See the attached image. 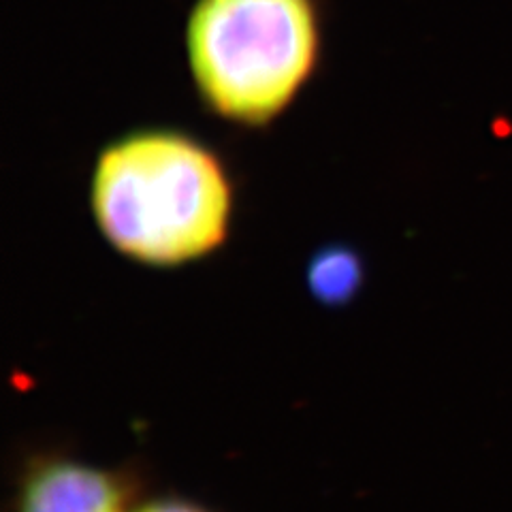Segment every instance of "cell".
<instances>
[{
  "instance_id": "cell-1",
  "label": "cell",
  "mask_w": 512,
  "mask_h": 512,
  "mask_svg": "<svg viewBox=\"0 0 512 512\" xmlns=\"http://www.w3.org/2000/svg\"><path fill=\"white\" fill-rule=\"evenodd\" d=\"M235 192L220 156L178 131L124 135L96 158L90 210L105 242L139 265L173 269L229 239Z\"/></svg>"
},
{
  "instance_id": "cell-2",
  "label": "cell",
  "mask_w": 512,
  "mask_h": 512,
  "mask_svg": "<svg viewBox=\"0 0 512 512\" xmlns=\"http://www.w3.org/2000/svg\"><path fill=\"white\" fill-rule=\"evenodd\" d=\"M186 52L203 103L242 126H265L291 105L320 56L314 0H197Z\"/></svg>"
},
{
  "instance_id": "cell-3",
  "label": "cell",
  "mask_w": 512,
  "mask_h": 512,
  "mask_svg": "<svg viewBox=\"0 0 512 512\" xmlns=\"http://www.w3.org/2000/svg\"><path fill=\"white\" fill-rule=\"evenodd\" d=\"M135 468H109L64 451L28 455L15 480L13 512H128L141 498Z\"/></svg>"
},
{
  "instance_id": "cell-4",
  "label": "cell",
  "mask_w": 512,
  "mask_h": 512,
  "mask_svg": "<svg viewBox=\"0 0 512 512\" xmlns=\"http://www.w3.org/2000/svg\"><path fill=\"white\" fill-rule=\"evenodd\" d=\"M365 278L363 259L346 246H327L308 263V288L323 306H346Z\"/></svg>"
},
{
  "instance_id": "cell-5",
  "label": "cell",
  "mask_w": 512,
  "mask_h": 512,
  "mask_svg": "<svg viewBox=\"0 0 512 512\" xmlns=\"http://www.w3.org/2000/svg\"><path fill=\"white\" fill-rule=\"evenodd\" d=\"M128 512H216V510L197 500L186 498V495L163 493V495H152V498H143L141 495Z\"/></svg>"
}]
</instances>
